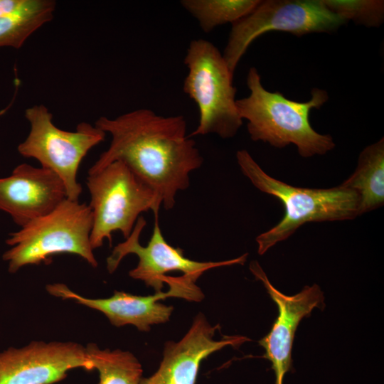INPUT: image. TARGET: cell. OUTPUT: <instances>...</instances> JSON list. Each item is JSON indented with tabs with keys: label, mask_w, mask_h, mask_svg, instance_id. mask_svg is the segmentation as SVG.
<instances>
[{
	"label": "cell",
	"mask_w": 384,
	"mask_h": 384,
	"mask_svg": "<svg viewBox=\"0 0 384 384\" xmlns=\"http://www.w3.org/2000/svg\"><path fill=\"white\" fill-rule=\"evenodd\" d=\"M95 125L110 134L111 142L88 174L122 161L156 193L166 210L174 208L177 193L189 186L190 173L203 164L182 115L138 109L114 118L100 117Z\"/></svg>",
	"instance_id": "cell-1"
},
{
	"label": "cell",
	"mask_w": 384,
	"mask_h": 384,
	"mask_svg": "<svg viewBox=\"0 0 384 384\" xmlns=\"http://www.w3.org/2000/svg\"><path fill=\"white\" fill-rule=\"evenodd\" d=\"M247 85L249 95L237 100L236 106L241 119L247 121L252 140L277 148L292 144L305 158L325 154L334 148L332 137L316 132L309 122L311 110L319 109L328 101L326 90L314 87L308 101H294L279 92L267 90L255 67L248 71Z\"/></svg>",
	"instance_id": "cell-2"
},
{
	"label": "cell",
	"mask_w": 384,
	"mask_h": 384,
	"mask_svg": "<svg viewBox=\"0 0 384 384\" xmlns=\"http://www.w3.org/2000/svg\"><path fill=\"white\" fill-rule=\"evenodd\" d=\"M236 159L252 183L280 201L284 208L279 223L256 238L259 255L288 238L306 223L351 220L358 215L360 198L352 189L341 185L331 188L295 187L265 173L247 150L238 151Z\"/></svg>",
	"instance_id": "cell-3"
},
{
	"label": "cell",
	"mask_w": 384,
	"mask_h": 384,
	"mask_svg": "<svg viewBox=\"0 0 384 384\" xmlns=\"http://www.w3.org/2000/svg\"><path fill=\"white\" fill-rule=\"evenodd\" d=\"M92 225L89 205L65 198L48 213L10 233L6 244L12 247L2 258L9 262L11 273L26 265L48 262L53 255L63 253L78 255L96 267L90 244Z\"/></svg>",
	"instance_id": "cell-4"
},
{
	"label": "cell",
	"mask_w": 384,
	"mask_h": 384,
	"mask_svg": "<svg viewBox=\"0 0 384 384\" xmlns=\"http://www.w3.org/2000/svg\"><path fill=\"white\" fill-rule=\"evenodd\" d=\"M184 63L188 73L183 91L197 105L199 122L189 137L216 134L226 139L236 134L242 124L236 106L233 73L223 53L204 39L191 41Z\"/></svg>",
	"instance_id": "cell-5"
},
{
	"label": "cell",
	"mask_w": 384,
	"mask_h": 384,
	"mask_svg": "<svg viewBox=\"0 0 384 384\" xmlns=\"http://www.w3.org/2000/svg\"><path fill=\"white\" fill-rule=\"evenodd\" d=\"M86 186L90 194L93 250L102 247L105 239L111 246L116 231L127 238L142 213L151 210L158 215L161 206L156 193L120 161L88 174Z\"/></svg>",
	"instance_id": "cell-6"
},
{
	"label": "cell",
	"mask_w": 384,
	"mask_h": 384,
	"mask_svg": "<svg viewBox=\"0 0 384 384\" xmlns=\"http://www.w3.org/2000/svg\"><path fill=\"white\" fill-rule=\"evenodd\" d=\"M25 117L30 131L18 151L55 174L63 183L67 198L78 201L82 193L78 181L80 164L92 148L104 141L106 133L87 122H80L73 132L63 130L53 124L52 114L43 105L26 109Z\"/></svg>",
	"instance_id": "cell-7"
},
{
	"label": "cell",
	"mask_w": 384,
	"mask_h": 384,
	"mask_svg": "<svg viewBox=\"0 0 384 384\" xmlns=\"http://www.w3.org/2000/svg\"><path fill=\"white\" fill-rule=\"evenodd\" d=\"M346 23L321 0L260 1L248 15L233 24L223 56L234 74L250 44L265 33L282 31L299 37L335 31Z\"/></svg>",
	"instance_id": "cell-8"
},
{
	"label": "cell",
	"mask_w": 384,
	"mask_h": 384,
	"mask_svg": "<svg viewBox=\"0 0 384 384\" xmlns=\"http://www.w3.org/2000/svg\"><path fill=\"white\" fill-rule=\"evenodd\" d=\"M198 277L193 274H182L179 277L166 275L164 283L169 285V290L148 296L114 291L109 298L91 299L75 293L62 283L49 284L46 286V290L53 296L72 299L102 312L115 326L131 324L139 331H147L151 325L168 321L173 311V306L163 304L159 302V300L179 297L188 301L200 302L204 298L201 289L196 284Z\"/></svg>",
	"instance_id": "cell-9"
},
{
	"label": "cell",
	"mask_w": 384,
	"mask_h": 384,
	"mask_svg": "<svg viewBox=\"0 0 384 384\" xmlns=\"http://www.w3.org/2000/svg\"><path fill=\"white\" fill-rule=\"evenodd\" d=\"M154 226L146 246L139 243L140 235L146 225L143 216H139L130 235L125 241L116 245L107 258V268L113 273L122 259L129 254L139 258L137 267L129 272L130 277L142 280L155 292H161L166 273L180 271L183 274L200 277L204 272L218 267L236 264L242 265L247 254L237 258L221 262H198L186 257L180 247L170 245L164 239L159 223V214L154 215Z\"/></svg>",
	"instance_id": "cell-10"
},
{
	"label": "cell",
	"mask_w": 384,
	"mask_h": 384,
	"mask_svg": "<svg viewBox=\"0 0 384 384\" xmlns=\"http://www.w3.org/2000/svg\"><path fill=\"white\" fill-rule=\"evenodd\" d=\"M79 368L94 370L86 347L73 341H33L0 353V384H53Z\"/></svg>",
	"instance_id": "cell-11"
},
{
	"label": "cell",
	"mask_w": 384,
	"mask_h": 384,
	"mask_svg": "<svg viewBox=\"0 0 384 384\" xmlns=\"http://www.w3.org/2000/svg\"><path fill=\"white\" fill-rule=\"evenodd\" d=\"M250 270L261 281L270 297L277 305L279 315L272 327L259 343L265 350L263 358L272 363L274 384H283L285 374L292 368V348L300 321L309 316L314 308L324 307V297L317 284L306 286L297 294L287 296L271 284L257 261H252Z\"/></svg>",
	"instance_id": "cell-12"
},
{
	"label": "cell",
	"mask_w": 384,
	"mask_h": 384,
	"mask_svg": "<svg viewBox=\"0 0 384 384\" xmlns=\"http://www.w3.org/2000/svg\"><path fill=\"white\" fill-rule=\"evenodd\" d=\"M218 329L219 325L211 326L199 313L179 341L165 343L158 370L151 376L142 378L140 384H196L203 359L226 346L237 347L250 341L242 336H224L220 340H214Z\"/></svg>",
	"instance_id": "cell-13"
},
{
	"label": "cell",
	"mask_w": 384,
	"mask_h": 384,
	"mask_svg": "<svg viewBox=\"0 0 384 384\" xmlns=\"http://www.w3.org/2000/svg\"><path fill=\"white\" fill-rule=\"evenodd\" d=\"M67 198L60 178L51 171L28 164L0 178V210L21 228L55 208Z\"/></svg>",
	"instance_id": "cell-14"
},
{
	"label": "cell",
	"mask_w": 384,
	"mask_h": 384,
	"mask_svg": "<svg viewBox=\"0 0 384 384\" xmlns=\"http://www.w3.org/2000/svg\"><path fill=\"white\" fill-rule=\"evenodd\" d=\"M341 186L352 189L358 194V215L383 205V138L366 146L361 152L356 170Z\"/></svg>",
	"instance_id": "cell-15"
},
{
	"label": "cell",
	"mask_w": 384,
	"mask_h": 384,
	"mask_svg": "<svg viewBox=\"0 0 384 384\" xmlns=\"http://www.w3.org/2000/svg\"><path fill=\"white\" fill-rule=\"evenodd\" d=\"M55 3L51 0H25L16 14L0 17V48H21L36 30L53 18Z\"/></svg>",
	"instance_id": "cell-16"
},
{
	"label": "cell",
	"mask_w": 384,
	"mask_h": 384,
	"mask_svg": "<svg viewBox=\"0 0 384 384\" xmlns=\"http://www.w3.org/2000/svg\"><path fill=\"white\" fill-rule=\"evenodd\" d=\"M86 350L98 372L97 384H140L142 365L131 352L101 349L95 343H89Z\"/></svg>",
	"instance_id": "cell-17"
},
{
	"label": "cell",
	"mask_w": 384,
	"mask_h": 384,
	"mask_svg": "<svg viewBox=\"0 0 384 384\" xmlns=\"http://www.w3.org/2000/svg\"><path fill=\"white\" fill-rule=\"evenodd\" d=\"M259 0H182L181 6L198 22L205 33L227 23H235L248 15Z\"/></svg>",
	"instance_id": "cell-18"
},
{
	"label": "cell",
	"mask_w": 384,
	"mask_h": 384,
	"mask_svg": "<svg viewBox=\"0 0 384 384\" xmlns=\"http://www.w3.org/2000/svg\"><path fill=\"white\" fill-rule=\"evenodd\" d=\"M332 12L356 23L377 27L384 20V1L382 0H321Z\"/></svg>",
	"instance_id": "cell-19"
},
{
	"label": "cell",
	"mask_w": 384,
	"mask_h": 384,
	"mask_svg": "<svg viewBox=\"0 0 384 384\" xmlns=\"http://www.w3.org/2000/svg\"><path fill=\"white\" fill-rule=\"evenodd\" d=\"M25 0H0V17L14 15L22 8Z\"/></svg>",
	"instance_id": "cell-20"
}]
</instances>
